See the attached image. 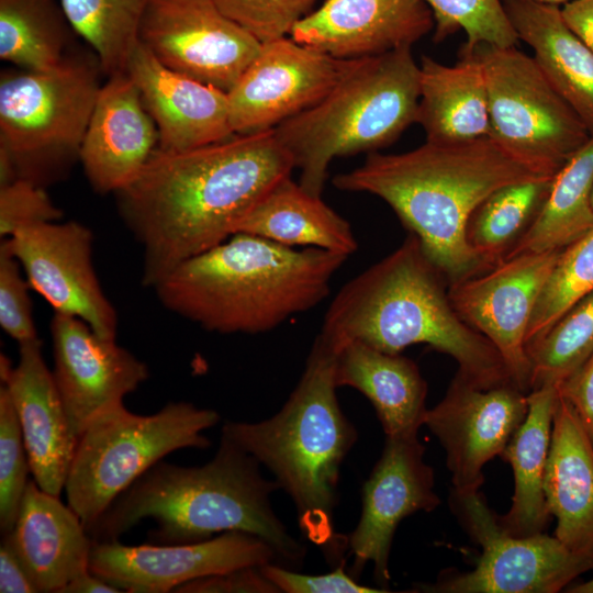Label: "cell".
Wrapping results in <instances>:
<instances>
[{
	"mask_svg": "<svg viewBox=\"0 0 593 593\" xmlns=\"http://www.w3.org/2000/svg\"><path fill=\"white\" fill-rule=\"evenodd\" d=\"M292 169L273 128L188 150L157 148L139 175L114 193L142 249L143 286L154 288L184 260L235 234Z\"/></svg>",
	"mask_w": 593,
	"mask_h": 593,
	"instance_id": "cell-1",
	"label": "cell"
},
{
	"mask_svg": "<svg viewBox=\"0 0 593 593\" xmlns=\"http://www.w3.org/2000/svg\"><path fill=\"white\" fill-rule=\"evenodd\" d=\"M280 490L260 472V463L225 437L213 458L184 467L158 461L119 494L87 530L93 541H118L141 521L152 518L153 544H192L222 533L256 535L276 551L279 564L304 563L306 548L273 511L270 496Z\"/></svg>",
	"mask_w": 593,
	"mask_h": 593,
	"instance_id": "cell-2",
	"label": "cell"
},
{
	"mask_svg": "<svg viewBox=\"0 0 593 593\" xmlns=\"http://www.w3.org/2000/svg\"><path fill=\"white\" fill-rule=\"evenodd\" d=\"M489 136L460 143L427 142L406 153H370L337 175L343 191L383 200L421 242L448 284L484 270L466 238L474 209L499 188L542 178Z\"/></svg>",
	"mask_w": 593,
	"mask_h": 593,
	"instance_id": "cell-3",
	"label": "cell"
},
{
	"mask_svg": "<svg viewBox=\"0 0 593 593\" xmlns=\"http://www.w3.org/2000/svg\"><path fill=\"white\" fill-rule=\"evenodd\" d=\"M318 335L337 350L355 340L390 354L425 344L478 387L513 383L496 348L456 312L447 279L412 233L342 287Z\"/></svg>",
	"mask_w": 593,
	"mask_h": 593,
	"instance_id": "cell-4",
	"label": "cell"
},
{
	"mask_svg": "<svg viewBox=\"0 0 593 593\" xmlns=\"http://www.w3.org/2000/svg\"><path fill=\"white\" fill-rule=\"evenodd\" d=\"M348 256L238 232L153 289L169 311L219 334H260L315 307Z\"/></svg>",
	"mask_w": 593,
	"mask_h": 593,
	"instance_id": "cell-5",
	"label": "cell"
},
{
	"mask_svg": "<svg viewBox=\"0 0 593 593\" xmlns=\"http://www.w3.org/2000/svg\"><path fill=\"white\" fill-rule=\"evenodd\" d=\"M338 350L321 335L283 406L260 422H225L222 436L265 466L292 500L302 536L332 567L345 561L347 536L335 530L342 465L358 439L340 409Z\"/></svg>",
	"mask_w": 593,
	"mask_h": 593,
	"instance_id": "cell-6",
	"label": "cell"
},
{
	"mask_svg": "<svg viewBox=\"0 0 593 593\" xmlns=\"http://www.w3.org/2000/svg\"><path fill=\"white\" fill-rule=\"evenodd\" d=\"M419 65L412 47L357 58L317 103L276 126L300 171L299 183L322 197L336 157L373 152L416 123Z\"/></svg>",
	"mask_w": 593,
	"mask_h": 593,
	"instance_id": "cell-7",
	"label": "cell"
},
{
	"mask_svg": "<svg viewBox=\"0 0 593 593\" xmlns=\"http://www.w3.org/2000/svg\"><path fill=\"white\" fill-rule=\"evenodd\" d=\"M103 74L92 52L69 49L47 70L10 69L0 76V149L18 179L46 188L79 161Z\"/></svg>",
	"mask_w": 593,
	"mask_h": 593,
	"instance_id": "cell-8",
	"label": "cell"
},
{
	"mask_svg": "<svg viewBox=\"0 0 593 593\" xmlns=\"http://www.w3.org/2000/svg\"><path fill=\"white\" fill-rule=\"evenodd\" d=\"M220 414L193 403L169 402L139 415L123 403L97 416L77 441L65 492L67 504L88 530L109 505L165 456L186 448L206 449L203 434Z\"/></svg>",
	"mask_w": 593,
	"mask_h": 593,
	"instance_id": "cell-9",
	"label": "cell"
},
{
	"mask_svg": "<svg viewBox=\"0 0 593 593\" xmlns=\"http://www.w3.org/2000/svg\"><path fill=\"white\" fill-rule=\"evenodd\" d=\"M470 53L485 75L489 137L535 172L553 177L590 138L586 124L533 56L516 46L480 45Z\"/></svg>",
	"mask_w": 593,
	"mask_h": 593,
	"instance_id": "cell-10",
	"label": "cell"
},
{
	"mask_svg": "<svg viewBox=\"0 0 593 593\" xmlns=\"http://www.w3.org/2000/svg\"><path fill=\"white\" fill-rule=\"evenodd\" d=\"M451 508L482 549L469 572L445 571L416 591L436 593H556L593 569V558L544 533L514 536L500 525L480 491H452Z\"/></svg>",
	"mask_w": 593,
	"mask_h": 593,
	"instance_id": "cell-11",
	"label": "cell"
},
{
	"mask_svg": "<svg viewBox=\"0 0 593 593\" xmlns=\"http://www.w3.org/2000/svg\"><path fill=\"white\" fill-rule=\"evenodd\" d=\"M139 42L166 67L225 92L261 47L214 0H148Z\"/></svg>",
	"mask_w": 593,
	"mask_h": 593,
	"instance_id": "cell-12",
	"label": "cell"
},
{
	"mask_svg": "<svg viewBox=\"0 0 593 593\" xmlns=\"http://www.w3.org/2000/svg\"><path fill=\"white\" fill-rule=\"evenodd\" d=\"M560 251L517 255L448 284L456 312L492 343L513 383L526 393L530 390L527 329Z\"/></svg>",
	"mask_w": 593,
	"mask_h": 593,
	"instance_id": "cell-13",
	"label": "cell"
},
{
	"mask_svg": "<svg viewBox=\"0 0 593 593\" xmlns=\"http://www.w3.org/2000/svg\"><path fill=\"white\" fill-rule=\"evenodd\" d=\"M356 59H340L291 37L261 43L227 92L234 134L272 130L322 100Z\"/></svg>",
	"mask_w": 593,
	"mask_h": 593,
	"instance_id": "cell-14",
	"label": "cell"
},
{
	"mask_svg": "<svg viewBox=\"0 0 593 593\" xmlns=\"http://www.w3.org/2000/svg\"><path fill=\"white\" fill-rule=\"evenodd\" d=\"M2 240L31 289L56 313L77 316L100 336L116 339L118 313L96 273L89 227L77 221L48 222L21 228Z\"/></svg>",
	"mask_w": 593,
	"mask_h": 593,
	"instance_id": "cell-15",
	"label": "cell"
},
{
	"mask_svg": "<svg viewBox=\"0 0 593 593\" xmlns=\"http://www.w3.org/2000/svg\"><path fill=\"white\" fill-rule=\"evenodd\" d=\"M268 563L279 560L267 541L232 530L192 544L93 541L89 569L122 592L167 593L202 577Z\"/></svg>",
	"mask_w": 593,
	"mask_h": 593,
	"instance_id": "cell-16",
	"label": "cell"
},
{
	"mask_svg": "<svg viewBox=\"0 0 593 593\" xmlns=\"http://www.w3.org/2000/svg\"><path fill=\"white\" fill-rule=\"evenodd\" d=\"M425 447L417 434L385 436L380 458L362 486L361 515L347 536L349 574L358 579L372 563L380 589L389 591V556L399 524L416 512H432L440 499L434 471L424 461Z\"/></svg>",
	"mask_w": 593,
	"mask_h": 593,
	"instance_id": "cell-17",
	"label": "cell"
},
{
	"mask_svg": "<svg viewBox=\"0 0 593 593\" xmlns=\"http://www.w3.org/2000/svg\"><path fill=\"white\" fill-rule=\"evenodd\" d=\"M527 411V393L515 384L481 388L457 371L424 419L446 452L454 491H480L484 466L502 455Z\"/></svg>",
	"mask_w": 593,
	"mask_h": 593,
	"instance_id": "cell-18",
	"label": "cell"
},
{
	"mask_svg": "<svg viewBox=\"0 0 593 593\" xmlns=\"http://www.w3.org/2000/svg\"><path fill=\"white\" fill-rule=\"evenodd\" d=\"M53 378L69 427L78 439L100 414L123 403L149 377L147 365L131 351L97 334L77 316L51 320Z\"/></svg>",
	"mask_w": 593,
	"mask_h": 593,
	"instance_id": "cell-19",
	"label": "cell"
},
{
	"mask_svg": "<svg viewBox=\"0 0 593 593\" xmlns=\"http://www.w3.org/2000/svg\"><path fill=\"white\" fill-rule=\"evenodd\" d=\"M0 378L18 415L33 479L41 489L59 496L78 439L70 430L52 370L45 363L42 340L19 344L15 366L1 354Z\"/></svg>",
	"mask_w": 593,
	"mask_h": 593,
	"instance_id": "cell-20",
	"label": "cell"
},
{
	"mask_svg": "<svg viewBox=\"0 0 593 593\" xmlns=\"http://www.w3.org/2000/svg\"><path fill=\"white\" fill-rule=\"evenodd\" d=\"M433 27L423 0H326L290 36L329 56L357 59L412 47Z\"/></svg>",
	"mask_w": 593,
	"mask_h": 593,
	"instance_id": "cell-21",
	"label": "cell"
},
{
	"mask_svg": "<svg viewBox=\"0 0 593 593\" xmlns=\"http://www.w3.org/2000/svg\"><path fill=\"white\" fill-rule=\"evenodd\" d=\"M159 145L157 126L126 71L108 77L99 91L79 163L91 188L116 193L142 171Z\"/></svg>",
	"mask_w": 593,
	"mask_h": 593,
	"instance_id": "cell-22",
	"label": "cell"
},
{
	"mask_svg": "<svg viewBox=\"0 0 593 593\" xmlns=\"http://www.w3.org/2000/svg\"><path fill=\"white\" fill-rule=\"evenodd\" d=\"M125 71L157 126L159 149L188 150L235 135L227 92L166 67L141 42Z\"/></svg>",
	"mask_w": 593,
	"mask_h": 593,
	"instance_id": "cell-23",
	"label": "cell"
},
{
	"mask_svg": "<svg viewBox=\"0 0 593 593\" xmlns=\"http://www.w3.org/2000/svg\"><path fill=\"white\" fill-rule=\"evenodd\" d=\"M41 593H59L89 571L93 540L58 495L29 480L12 530L4 534Z\"/></svg>",
	"mask_w": 593,
	"mask_h": 593,
	"instance_id": "cell-24",
	"label": "cell"
},
{
	"mask_svg": "<svg viewBox=\"0 0 593 593\" xmlns=\"http://www.w3.org/2000/svg\"><path fill=\"white\" fill-rule=\"evenodd\" d=\"M544 490L557 519L555 536L573 552L593 558V445L559 392Z\"/></svg>",
	"mask_w": 593,
	"mask_h": 593,
	"instance_id": "cell-25",
	"label": "cell"
},
{
	"mask_svg": "<svg viewBox=\"0 0 593 593\" xmlns=\"http://www.w3.org/2000/svg\"><path fill=\"white\" fill-rule=\"evenodd\" d=\"M335 381L370 401L385 436L417 434L424 425L427 383L417 365L401 354L349 342L338 349Z\"/></svg>",
	"mask_w": 593,
	"mask_h": 593,
	"instance_id": "cell-26",
	"label": "cell"
},
{
	"mask_svg": "<svg viewBox=\"0 0 593 593\" xmlns=\"http://www.w3.org/2000/svg\"><path fill=\"white\" fill-rule=\"evenodd\" d=\"M432 143H460L489 136V99L482 65L460 53L455 65L429 56L419 64L417 120Z\"/></svg>",
	"mask_w": 593,
	"mask_h": 593,
	"instance_id": "cell-27",
	"label": "cell"
},
{
	"mask_svg": "<svg viewBox=\"0 0 593 593\" xmlns=\"http://www.w3.org/2000/svg\"><path fill=\"white\" fill-rule=\"evenodd\" d=\"M519 37L552 86L593 133V52L566 24L560 7L505 0Z\"/></svg>",
	"mask_w": 593,
	"mask_h": 593,
	"instance_id": "cell-28",
	"label": "cell"
},
{
	"mask_svg": "<svg viewBox=\"0 0 593 593\" xmlns=\"http://www.w3.org/2000/svg\"><path fill=\"white\" fill-rule=\"evenodd\" d=\"M238 232L288 247L320 248L346 256L358 248L349 222L291 176L269 190L239 224Z\"/></svg>",
	"mask_w": 593,
	"mask_h": 593,
	"instance_id": "cell-29",
	"label": "cell"
},
{
	"mask_svg": "<svg viewBox=\"0 0 593 593\" xmlns=\"http://www.w3.org/2000/svg\"><path fill=\"white\" fill-rule=\"evenodd\" d=\"M557 399V385L530 390L526 417L501 455L512 467L514 494L508 512L497 519L514 536L544 533L551 516L544 481Z\"/></svg>",
	"mask_w": 593,
	"mask_h": 593,
	"instance_id": "cell-30",
	"label": "cell"
},
{
	"mask_svg": "<svg viewBox=\"0 0 593 593\" xmlns=\"http://www.w3.org/2000/svg\"><path fill=\"white\" fill-rule=\"evenodd\" d=\"M592 193L593 133L553 176L535 221L503 259L561 250L575 242L593 227Z\"/></svg>",
	"mask_w": 593,
	"mask_h": 593,
	"instance_id": "cell-31",
	"label": "cell"
},
{
	"mask_svg": "<svg viewBox=\"0 0 593 593\" xmlns=\"http://www.w3.org/2000/svg\"><path fill=\"white\" fill-rule=\"evenodd\" d=\"M72 33L59 0H0V58L21 69L57 66Z\"/></svg>",
	"mask_w": 593,
	"mask_h": 593,
	"instance_id": "cell-32",
	"label": "cell"
},
{
	"mask_svg": "<svg viewBox=\"0 0 593 593\" xmlns=\"http://www.w3.org/2000/svg\"><path fill=\"white\" fill-rule=\"evenodd\" d=\"M553 177L503 186L470 215L466 238L484 269L500 262L528 231L549 192Z\"/></svg>",
	"mask_w": 593,
	"mask_h": 593,
	"instance_id": "cell-33",
	"label": "cell"
},
{
	"mask_svg": "<svg viewBox=\"0 0 593 593\" xmlns=\"http://www.w3.org/2000/svg\"><path fill=\"white\" fill-rule=\"evenodd\" d=\"M148 0H59L74 29L97 55L104 76L124 72L139 43Z\"/></svg>",
	"mask_w": 593,
	"mask_h": 593,
	"instance_id": "cell-34",
	"label": "cell"
},
{
	"mask_svg": "<svg viewBox=\"0 0 593 593\" xmlns=\"http://www.w3.org/2000/svg\"><path fill=\"white\" fill-rule=\"evenodd\" d=\"M527 353L530 390L546 384L558 387L569 379L593 354V291L529 344Z\"/></svg>",
	"mask_w": 593,
	"mask_h": 593,
	"instance_id": "cell-35",
	"label": "cell"
},
{
	"mask_svg": "<svg viewBox=\"0 0 593 593\" xmlns=\"http://www.w3.org/2000/svg\"><path fill=\"white\" fill-rule=\"evenodd\" d=\"M593 291V227L563 249L544 284L527 329V346Z\"/></svg>",
	"mask_w": 593,
	"mask_h": 593,
	"instance_id": "cell-36",
	"label": "cell"
},
{
	"mask_svg": "<svg viewBox=\"0 0 593 593\" xmlns=\"http://www.w3.org/2000/svg\"><path fill=\"white\" fill-rule=\"evenodd\" d=\"M434 18V41L462 30L467 41L460 52L470 53L480 45L516 46L519 37L500 0H423Z\"/></svg>",
	"mask_w": 593,
	"mask_h": 593,
	"instance_id": "cell-37",
	"label": "cell"
},
{
	"mask_svg": "<svg viewBox=\"0 0 593 593\" xmlns=\"http://www.w3.org/2000/svg\"><path fill=\"white\" fill-rule=\"evenodd\" d=\"M31 472L18 415L5 387H0V529L12 530Z\"/></svg>",
	"mask_w": 593,
	"mask_h": 593,
	"instance_id": "cell-38",
	"label": "cell"
},
{
	"mask_svg": "<svg viewBox=\"0 0 593 593\" xmlns=\"http://www.w3.org/2000/svg\"><path fill=\"white\" fill-rule=\"evenodd\" d=\"M223 13L260 43L290 35L316 0H214Z\"/></svg>",
	"mask_w": 593,
	"mask_h": 593,
	"instance_id": "cell-39",
	"label": "cell"
},
{
	"mask_svg": "<svg viewBox=\"0 0 593 593\" xmlns=\"http://www.w3.org/2000/svg\"><path fill=\"white\" fill-rule=\"evenodd\" d=\"M31 289L18 259L0 244V326L19 344L38 338L34 324Z\"/></svg>",
	"mask_w": 593,
	"mask_h": 593,
	"instance_id": "cell-40",
	"label": "cell"
},
{
	"mask_svg": "<svg viewBox=\"0 0 593 593\" xmlns=\"http://www.w3.org/2000/svg\"><path fill=\"white\" fill-rule=\"evenodd\" d=\"M61 215L44 187L25 179L0 187L1 238L27 226L59 221Z\"/></svg>",
	"mask_w": 593,
	"mask_h": 593,
	"instance_id": "cell-41",
	"label": "cell"
},
{
	"mask_svg": "<svg viewBox=\"0 0 593 593\" xmlns=\"http://www.w3.org/2000/svg\"><path fill=\"white\" fill-rule=\"evenodd\" d=\"M346 562L326 574H303L279 563L261 566L265 577L279 593H384L385 590L362 585L345 571Z\"/></svg>",
	"mask_w": 593,
	"mask_h": 593,
	"instance_id": "cell-42",
	"label": "cell"
},
{
	"mask_svg": "<svg viewBox=\"0 0 593 593\" xmlns=\"http://www.w3.org/2000/svg\"><path fill=\"white\" fill-rule=\"evenodd\" d=\"M177 593H279L260 567H246L202 577L175 590Z\"/></svg>",
	"mask_w": 593,
	"mask_h": 593,
	"instance_id": "cell-43",
	"label": "cell"
},
{
	"mask_svg": "<svg viewBox=\"0 0 593 593\" xmlns=\"http://www.w3.org/2000/svg\"><path fill=\"white\" fill-rule=\"evenodd\" d=\"M558 392L570 403L593 445V354L558 385Z\"/></svg>",
	"mask_w": 593,
	"mask_h": 593,
	"instance_id": "cell-44",
	"label": "cell"
},
{
	"mask_svg": "<svg viewBox=\"0 0 593 593\" xmlns=\"http://www.w3.org/2000/svg\"><path fill=\"white\" fill-rule=\"evenodd\" d=\"M0 592H38L25 567L5 536H2L0 544Z\"/></svg>",
	"mask_w": 593,
	"mask_h": 593,
	"instance_id": "cell-45",
	"label": "cell"
},
{
	"mask_svg": "<svg viewBox=\"0 0 593 593\" xmlns=\"http://www.w3.org/2000/svg\"><path fill=\"white\" fill-rule=\"evenodd\" d=\"M560 10L569 29L593 52V0H572Z\"/></svg>",
	"mask_w": 593,
	"mask_h": 593,
	"instance_id": "cell-46",
	"label": "cell"
},
{
	"mask_svg": "<svg viewBox=\"0 0 593 593\" xmlns=\"http://www.w3.org/2000/svg\"><path fill=\"white\" fill-rule=\"evenodd\" d=\"M122 591L105 582L90 570L66 584L59 593H121Z\"/></svg>",
	"mask_w": 593,
	"mask_h": 593,
	"instance_id": "cell-47",
	"label": "cell"
},
{
	"mask_svg": "<svg viewBox=\"0 0 593 593\" xmlns=\"http://www.w3.org/2000/svg\"><path fill=\"white\" fill-rule=\"evenodd\" d=\"M568 592L571 593H593V578L589 581L578 583L571 586Z\"/></svg>",
	"mask_w": 593,
	"mask_h": 593,
	"instance_id": "cell-48",
	"label": "cell"
},
{
	"mask_svg": "<svg viewBox=\"0 0 593 593\" xmlns=\"http://www.w3.org/2000/svg\"><path fill=\"white\" fill-rule=\"evenodd\" d=\"M527 1H533V2H538V3H545V4H551V5H557V7H562L563 4L572 1V0H527Z\"/></svg>",
	"mask_w": 593,
	"mask_h": 593,
	"instance_id": "cell-49",
	"label": "cell"
},
{
	"mask_svg": "<svg viewBox=\"0 0 593 593\" xmlns=\"http://www.w3.org/2000/svg\"><path fill=\"white\" fill-rule=\"evenodd\" d=\"M592 205H593V193H592Z\"/></svg>",
	"mask_w": 593,
	"mask_h": 593,
	"instance_id": "cell-50",
	"label": "cell"
}]
</instances>
